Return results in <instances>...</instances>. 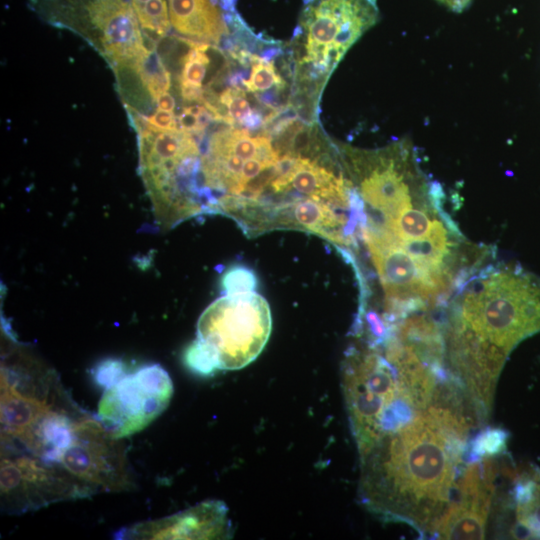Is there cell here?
<instances>
[{
    "label": "cell",
    "mask_w": 540,
    "mask_h": 540,
    "mask_svg": "<svg viewBox=\"0 0 540 540\" xmlns=\"http://www.w3.org/2000/svg\"><path fill=\"white\" fill-rule=\"evenodd\" d=\"M354 180L360 235L383 292L390 321L445 307L486 264V246L468 241L445 208L441 185L421 167L415 146L402 140L369 157Z\"/></svg>",
    "instance_id": "cell-1"
},
{
    "label": "cell",
    "mask_w": 540,
    "mask_h": 540,
    "mask_svg": "<svg viewBox=\"0 0 540 540\" xmlns=\"http://www.w3.org/2000/svg\"><path fill=\"white\" fill-rule=\"evenodd\" d=\"M123 445L79 407L52 370L1 368V498L5 511L132 487Z\"/></svg>",
    "instance_id": "cell-2"
},
{
    "label": "cell",
    "mask_w": 540,
    "mask_h": 540,
    "mask_svg": "<svg viewBox=\"0 0 540 540\" xmlns=\"http://www.w3.org/2000/svg\"><path fill=\"white\" fill-rule=\"evenodd\" d=\"M472 410L452 383L410 422L360 455L359 492L366 507L433 536L467 456Z\"/></svg>",
    "instance_id": "cell-3"
},
{
    "label": "cell",
    "mask_w": 540,
    "mask_h": 540,
    "mask_svg": "<svg viewBox=\"0 0 540 540\" xmlns=\"http://www.w3.org/2000/svg\"><path fill=\"white\" fill-rule=\"evenodd\" d=\"M444 308L447 366L483 426L507 358L540 333V278L520 266L484 264Z\"/></svg>",
    "instance_id": "cell-4"
},
{
    "label": "cell",
    "mask_w": 540,
    "mask_h": 540,
    "mask_svg": "<svg viewBox=\"0 0 540 540\" xmlns=\"http://www.w3.org/2000/svg\"><path fill=\"white\" fill-rule=\"evenodd\" d=\"M51 24L66 27L100 43L115 65L134 63L147 48L130 0H30Z\"/></svg>",
    "instance_id": "cell-5"
},
{
    "label": "cell",
    "mask_w": 540,
    "mask_h": 540,
    "mask_svg": "<svg viewBox=\"0 0 540 540\" xmlns=\"http://www.w3.org/2000/svg\"><path fill=\"white\" fill-rule=\"evenodd\" d=\"M267 301L255 292L224 295L197 322V340L215 355L219 370L247 366L261 353L271 332Z\"/></svg>",
    "instance_id": "cell-6"
},
{
    "label": "cell",
    "mask_w": 540,
    "mask_h": 540,
    "mask_svg": "<svg viewBox=\"0 0 540 540\" xmlns=\"http://www.w3.org/2000/svg\"><path fill=\"white\" fill-rule=\"evenodd\" d=\"M172 380L159 364L126 374L105 389L97 417L109 435L123 439L145 429L169 405Z\"/></svg>",
    "instance_id": "cell-7"
},
{
    "label": "cell",
    "mask_w": 540,
    "mask_h": 540,
    "mask_svg": "<svg viewBox=\"0 0 540 540\" xmlns=\"http://www.w3.org/2000/svg\"><path fill=\"white\" fill-rule=\"evenodd\" d=\"M499 473L495 457L467 461L433 536L439 539H484Z\"/></svg>",
    "instance_id": "cell-8"
},
{
    "label": "cell",
    "mask_w": 540,
    "mask_h": 540,
    "mask_svg": "<svg viewBox=\"0 0 540 540\" xmlns=\"http://www.w3.org/2000/svg\"><path fill=\"white\" fill-rule=\"evenodd\" d=\"M307 33L304 61L324 63L330 48L342 55L370 26L346 0H304L300 25Z\"/></svg>",
    "instance_id": "cell-9"
},
{
    "label": "cell",
    "mask_w": 540,
    "mask_h": 540,
    "mask_svg": "<svg viewBox=\"0 0 540 540\" xmlns=\"http://www.w3.org/2000/svg\"><path fill=\"white\" fill-rule=\"evenodd\" d=\"M227 508L216 500L206 501L186 511L136 523L121 529L118 539H212L227 535Z\"/></svg>",
    "instance_id": "cell-10"
},
{
    "label": "cell",
    "mask_w": 540,
    "mask_h": 540,
    "mask_svg": "<svg viewBox=\"0 0 540 540\" xmlns=\"http://www.w3.org/2000/svg\"><path fill=\"white\" fill-rule=\"evenodd\" d=\"M171 26L185 38L219 43L233 13L218 0H167Z\"/></svg>",
    "instance_id": "cell-11"
},
{
    "label": "cell",
    "mask_w": 540,
    "mask_h": 540,
    "mask_svg": "<svg viewBox=\"0 0 540 540\" xmlns=\"http://www.w3.org/2000/svg\"><path fill=\"white\" fill-rule=\"evenodd\" d=\"M509 474L512 484L505 503L513 518L509 534L513 538L540 539V469L509 468Z\"/></svg>",
    "instance_id": "cell-12"
},
{
    "label": "cell",
    "mask_w": 540,
    "mask_h": 540,
    "mask_svg": "<svg viewBox=\"0 0 540 540\" xmlns=\"http://www.w3.org/2000/svg\"><path fill=\"white\" fill-rule=\"evenodd\" d=\"M133 65L154 100L161 93L168 91L171 85L170 73L155 50H148Z\"/></svg>",
    "instance_id": "cell-13"
},
{
    "label": "cell",
    "mask_w": 540,
    "mask_h": 540,
    "mask_svg": "<svg viewBox=\"0 0 540 540\" xmlns=\"http://www.w3.org/2000/svg\"><path fill=\"white\" fill-rule=\"evenodd\" d=\"M508 437V433L501 428L486 427L470 442L467 461L501 456L506 448Z\"/></svg>",
    "instance_id": "cell-14"
},
{
    "label": "cell",
    "mask_w": 540,
    "mask_h": 540,
    "mask_svg": "<svg viewBox=\"0 0 540 540\" xmlns=\"http://www.w3.org/2000/svg\"><path fill=\"white\" fill-rule=\"evenodd\" d=\"M257 286L256 273L245 265H232L221 276V287L225 295L254 292Z\"/></svg>",
    "instance_id": "cell-15"
},
{
    "label": "cell",
    "mask_w": 540,
    "mask_h": 540,
    "mask_svg": "<svg viewBox=\"0 0 540 540\" xmlns=\"http://www.w3.org/2000/svg\"><path fill=\"white\" fill-rule=\"evenodd\" d=\"M243 86L250 92H262L273 87H285L286 82L276 72L272 62L259 58L253 63L248 80H243Z\"/></svg>",
    "instance_id": "cell-16"
},
{
    "label": "cell",
    "mask_w": 540,
    "mask_h": 540,
    "mask_svg": "<svg viewBox=\"0 0 540 540\" xmlns=\"http://www.w3.org/2000/svg\"><path fill=\"white\" fill-rule=\"evenodd\" d=\"M183 359L185 365L198 375L208 376L219 370L213 352L197 339L186 348Z\"/></svg>",
    "instance_id": "cell-17"
},
{
    "label": "cell",
    "mask_w": 540,
    "mask_h": 540,
    "mask_svg": "<svg viewBox=\"0 0 540 540\" xmlns=\"http://www.w3.org/2000/svg\"><path fill=\"white\" fill-rule=\"evenodd\" d=\"M219 101L226 106L232 123H239L252 111L244 90L239 87H230L219 95Z\"/></svg>",
    "instance_id": "cell-18"
},
{
    "label": "cell",
    "mask_w": 540,
    "mask_h": 540,
    "mask_svg": "<svg viewBox=\"0 0 540 540\" xmlns=\"http://www.w3.org/2000/svg\"><path fill=\"white\" fill-rule=\"evenodd\" d=\"M92 375L94 381L106 389L126 375L125 364L121 360L107 359L95 367Z\"/></svg>",
    "instance_id": "cell-19"
},
{
    "label": "cell",
    "mask_w": 540,
    "mask_h": 540,
    "mask_svg": "<svg viewBox=\"0 0 540 540\" xmlns=\"http://www.w3.org/2000/svg\"><path fill=\"white\" fill-rule=\"evenodd\" d=\"M241 125L245 126L247 130H256L264 125V119L259 111L252 110L242 121Z\"/></svg>",
    "instance_id": "cell-20"
},
{
    "label": "cell",
    "mask_w": 540,
    "mask_h": 540,
    "mask_svg": "<svg viewBox=\"0 0 540 540\" xmlns=\"http://www.w3.org/2000/svg\"><path fill=\"white\" fill-rule=\"evenodd\" d=\"M157 108L164 111L173 112L175 109V99L169 92H163L155 98Z\"/></svg>",
    "instance_id": "cell-21"
},
{
    "label": "cell",
    "mask_w": 540,
    "mask_h": 540,
    "mask_svg": "<svg viewBox=\"0 0 540 540\" xmlns=\"http://www.w3.org/2000/svg\"><path fill=\"white\" fill-rule=\"evenodd\" d=\"M451 11L462 12L473 0H436Z\"/></svg>",
    "instance_id": "cell-22"
}]
</instances>
